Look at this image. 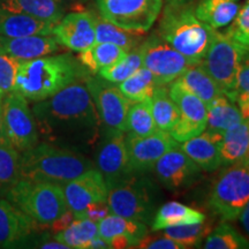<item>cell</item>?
I'll list each match as a JSON object with an SVG mask.
<instances>
[{
	"instance_id": "26",
	"label": "cell",
	"mask_w": 249,
	"mask_h": 249,
	"mask_svg": "<svg viewBox=\"0 0 249 249\" xmlns=\"http://www.w3.org/2000/svg\"><path fill=\"white\" fill-rule=\"evenodd\" d=\"M238 0H201L195 6V14L202 22L217 30L227 27L238 14Z\"/></svg>"
},
{
	"instance_id": "46",
	"label": "cell",
	"mask_w": 249,
	"mask_h": 249,
	"mask_svg": "<svg viewBox=\"0 0 249 249\" xmlns=\"http://www.w3.org/2000/svg\"><path fill=\"white\" fill-rule=\"evenodd\" d=\"M235 103L238 104L242 120L249 126V91L242 92L240 95H238V97L235 99Z\"/></svg>"
},
{
	"instance_id": "25",
	"label": "cell",
	"mask_w": 249,
	"mask_h": 249,
	"mask_svg": "<svg viewBox=\"0 0 249 249\" xmlns=\"http://www.w3.org/2000/svg\"><path fill=\"white\" fill-rule=\"evenodd\" d=\"M0 8L30 15L53 24L64 17L60 0H0Z\"/></svg>"
},
{
	"instance_id": "6",
	"label": "cell",
	"mask_w": 249,
	"mask_h": 249,
	"mask_svg": "<svg viewBox=\"0 0 249 249\" xmlns=\"http://www.w3.org/2000/svg\"><path fill=\"white\" fill-rule=\"evenodd\" d=\"M249 201V160L227 166L214 180L208 198L210 209L224 222L238 219Z\"/></svg>"
},
{
	"instance_id": "30",
	"label": "cell",
	"mask_w": 249,
	"mask_h": 249,
	"mask_svg": "<svg viewBox=\"0 0 249 249\" xmlns=\"http://www.w3.org/2000/svg\"><path fill=\"white\" fill-rule=\"evenodd\" d=\"M239 107L225 95H220L207 104V129L224 133L234 124L241 123Z\"/></svg>"
},
{
	"instance_id": "48",
	"label": "cell",
	"mask_w": 249,
	"mask_h": 249,
	"mask_svg": "<svg viewBox=\"0 0 249 249\" xmlns=\"http://www.w3.org/2000/svg\"><path fill=\"white\" fill-rule=\"evenodd\" d=\"M238 219L240 220L242 227H244L246 233L249 235V201L248 203L245 205V208L242 209L240 214H239Z\"/></svg>"
},
{
	"instance_id": "21",
	"label": "cell",
	"mask_w": 249,
	"mask_h": 249,
	"mask_svg": "<svg viewBox=\"0 0 249 249\" xmlns=\"http://www.w3.org/2000/svg\"><path fill=\"white\" fill-rule=\"evenodd\" d=\"M59 43L52 35L6 37L0 35V51L20 61L31 60L57 52Z\"/></svg>"
},
{
	"instance_id": "7",
	"label": "cell",
	"mask_w": 249,
	"mask_h": 249,
	"mask_svg": "<svg viewBox=\"0 0 249 249\" xmlns=\"http://www.w3.org/2000/svg\"><path fill=\"white\" fill-rule=\"evenodd\" d=\"M249 49L214 30L210 45L200 65L217 83L224 95L235 103V82L239 68Z\"/></svg>"
},
{
	"instance_id": "14",
	"label": "cell",
	"mask_w": 249,
	"mask_h": 249,
	"mask_svg": "<svg viewBox=\"0 0 249 249\" xmlns=\"http://www.w3.org/2000/svg\"><path fill=\"white\" fill-rule=\"evenodd\" d=\"M126 133L103 129L95 155V167L104 177L107 187L130 176L128 156L124 144Z\"/></svg>"
},
{
	"instance_id": "37",
	"label": "cell",
	"mask_w": 249,
	"mask_h": 249,
	"mask_svg": "<svg viewBox=\"0 0 249 249\" xmlns=\"http://www.w3.org/2000/svg\"><path fill=\"white\" fill-rule=\"evenodd\" d=\"M142 67V53L140 46L130 50L120 59L116 64L111 65L104 70H102L98 73V75L103 77L108 82L118 83L123 82L126 79H128L130 75H133L136 71Z\"/></svg>"
},
{
	"instance_id": "34",
	"label": "cell",
	"mask_w": 249,
	"mask_h": 249,
	"mask_svg": "<svg viewBox=\"0 0 249 249\" xmlns=\"http://www.w3.org/2000/svg\"><path fill=\"white\" fill-rule=\"evenodd\" d=\"M97 234V223L86 218H76L70 226L55 233L54 239L70 249H88L90 241Z\"/></svg>"
},
{
	"instance_id": "41",
	"label": "cell",
	"mask_w": 249,
	"mask_h": 249,
	"mask_svg": "<svg viewBox=\"0 0 249 249\" xmlns=\"http://www.w3.org/2000/svg\"><path fill=\"white\" fill-rule=\"evenodd\" d=\"M21 61L0 51V90L4 93L13 91L15 75Z\"/></svg>"
},
{
	"instance_id": "19",
	"label": "cell",
	"mask_w": 249,
	"mask_h": 249,
	"mask_svg": "<svg viewBox=\"0 0 249 249\" xmlns=\"http://www.w3.org/2000/svg\"><path fill=\"white\" fill-rule=\"evenodd\" d=\"M36 225L17 205L0 197V248L14 247L27 240Z\"/></svg>"
},
{
	"instance_id": "12",
	"label": "cell",
	"mask_w": 249,
	"mask_h": 249,
	"mask_svg": "<svg viewBox=\"0 0 249 249\" xmlns=\"http://www.w3.org/2000/svg\"><path fill=\"white\" fill-rule=\"evenodd\" d=\"M85 82L97 108L103 129L124 132V121L133 102L120 91L118 86L99 75H90Z\"/></svg>"
},
{
	"instance_id": "40",
	"label": "cell",
	"mask_w": 249,
	"mask_h": 249,
	"mask_svg": "<svg viewBox=\"0 0 249 249\" xmlns=\"http://www.w3.org/2000/svg\"><path fill=\"white\" fill-rule=\"evenodd\" d=\"M224 34L249 49V0L240 6L234 20L227 26Z\"/></svg>"
},
{
	"instance_id": "3",
	"label": "cell",
	"mask_w": 249,
	"mask_h": 249,
	"mask_svg": "<svg viewBox=\"0 0 249 249\" xmlns=\"http://www.w3.org/2000/svg\"><path fill=\"white\" fill-rule=\"evenodd\" d=\"M214 29L196 17L192 1L166 0L157 35L192 64H198L207 53Z\"/></svg>"
},
{
	"instance_id": "31",
	"label": "cell",
	"mask_w": 249,
	"mask_h": 249,
	"mask_svg": "<svg viewBox=\"0 0 249 249\" xmlns=\"http://www.w3.org/2000/svg\"><path fill=\"white\" fill-rule=\"evenodd\" d=\"M248 145L249 126L245 121L225 130L220 142V161L223 166H229L245 158Z\"/></svg>"
},
{
	"instance_id": "5",
	"label": "cell",
	"mask_w": 249,
	"mask_h": 249,
	"mask_svg": "<svg viewBox=\"0 0 249 249\" xmlns=\"http://www.w3.org/2000/svg\"><path fill=\"white\" fill-rule=\"evenodd\" d=\"M5 198L40 226H49L68 210L62 186L54 182L18 180Z\"/></svg>"
},
{
	"instance_id": "4",
	"label": "cell",
	"mask_w": 249,
	"mask_h": 249,
	"mask_svg": "<svg viewBox=\"0 0 249 249\" xmlns=\"http://www.w3.org/2000/svg\"><path fill=\"white\" fill-rule=\"evenodd\" d=\"M20 180L64 185L95 167L82 152L52 143H37L20 154Z\"/></svg>"
},
{
	"instance_id": "1",
	"label": "cell",
	"mask_w": 249,
	"mask_h": 249,
	"mask_svg": "<svg viewBox=\"0 0 249 249\" xmlns=\"http://www.w3.org/2000/svg\"><path fill=\"white\" fill-rule=\"evenodd\" d=\"M31 110L44 142L83 152L101 139L102 121L85 81L36 102Z\"/></svg>"
},
{
	"instance_id": "33",
	"label": "cell",
	"mask_w": 249,
	"mask_h": 249,
	"mask_svg": "<svg viewBox=\"0 0 249 249\" xmlns=\"http://www.w3.org/2000/svg\"><path fill=\"white\" fill-rule=\"evenodd\" d=\"M160 86L154 74L145 67H141L128 79L118 83L120 91L133 103L151 98L155 89Z\"/></svg>"
},
{
	"instance_id": "28",
	"label": "cell",
	"mask_w": 249,
	"mask_h": 249,
	"mask_svg": "<svg viewBox=\"0 0 249 249\" xmlns=\"http://www.w3.org/2000/svg\"><path fill=\"white\" fill-rule=\"evenodd\" d=\"M127 52L112 43L95 42L90 48L79 52L77 60L91 75H96L102 70L119 61Z\"/></svg>"
},
{
	"instance_id": "50",
	"label": "cell",
	"mask_w": 249,
	"mask_h": 249,
	"mask_svg": "<svg viewBox=\"0 0 249 249\" xmlns=\"http://www.w3.org/2000/svg\"><path fill=\"white\" fill-rule=\"evenodd\" d=\"M0 144H9V142H8V140H7V136H6V133H5L1 101H0Z\"/></svg>"
},
{
	"instance_id": "11",
	"label": "cell",
	"mask_w": 249,
	"mask_h": 249,
	"mask_svg": "<svg viewBox=\"0 0 249 249\" xmlns=\"http://www.w3.org/2000/svg\"><path fill=\"white\" fill-rule=\"evenodd\" d=\"M142 53V66L154 74L160 86H166L176 81L193 65L176 49L161 39L157 33L140 44Z\"/></svg>"
},
{
	"instance_id": "15",
	"label": "cell",
	"mask_w": 249,
	"mask_h": 249,
	"mask_svg": "<svg viewBox=\"0 0 249 249\" xmlns=\"http://www.w3.org/2000/svg\"><path fill=\"white\" fill-rule=\"evenodd\" d=\"M128 164L132 173H144L154 169L155 164L170 149L178 145V142L169 132L157 130L148 136H124Z\"/></svg>"
},
{
	"instance_id": "49",
	"label": "cell",
	"mask_w": 249,
	"mask_h": 249,
	"mask_svg": "<svg viewBox=\"0 0 249 249\" xmlns=\"http://www.w3.org/2000/svg\"><path fill=\"white\" fill-rule=\"evenodd\" d=\"M38 247L43 248V249H70L66 245L62 244V242H60V241H58L57 239H54V240H49V241L42 242Z\"/></svg>"
},
{
	"instance_id": "42",
	"label": "cell",
	"mask_w": 249,
	"mask_h": 249,
	"mask_svg": "<svg viewBox=\"0 0 249 249\" xmlns=\"http://www.w3.org/2000/svg\"><path fill=\"white\" fill-rule=\"evenodd\" d=\"M134 248L142 249H185L181 244L173 240L170 236L165 235L164 233H156V234H145L140 240Z\"/></svg>"
},
{
	"instance_id": "32",
	"label": "cell",
	"mask_w": 249,
	"mask_h": 249,
	"mask_svg": "<svg viewBox=\"0 0 249 249\" xmlns=\"http://www.w3.org/2000/svg\"><path fill=\"white\" fill-rule=\"evenodd\" d=\"M150 107L156 126L164 132H169L180 117L178 107L165 86H158L155 89L150 98Z\"/></svg>"
},
{
	"instance_id": "29",
	"label": "cell",
	"mask_w": 249,
	"mask_h": 249,
	"mask_svg": "<svg viewBox=\"0 0 249 249\" xmlns=\"http://www.w3.org/2000/svg\"><path fill=\"white\" fill-rule=\"evenodd\" d=\"M176 81H178L183 88L202 99L205 105L218 96L224 95L213 77L201 66L200 62L191 65Z\"/></svg>"
},
{
	"instance_id": "8",
	"label": "cell",
	"mask_w": 249,
	"mask_h": 249,
	"mask_svg": "<svg viewBox=\"0 0 249 249\" xmlns=\"http://www.w3.org/2000/svg\"><path fill=\"white\" fill-rule=\"evenodd\" d=\"M107 204L111 213L148 225L155 214V189L148 179L133 173L108 188Z\"/></svg>"
},
{
	"instance_id": "53",
	"label": "cell",
	"mask_w": 249,
	"mask_h": 249,
	"mask_svg": "<svg viewBox=\"0 0 249 249\" xmlns=\"http://www.w3.org/2000/svg\"><path fill=\"white\" fill-rule=\"evenodd\" d=\"M176 1H194V0H176Z\"/></svg>"
},
{
	"instance_id": "17",
	"label": "cell",
	"mask_w": 249,
	"mask_h": 249,
	"mask_svg": "<svg viewBox=\"0 0 249 249\" xmlns=\"http://www.w3.org/2000/svg\"><path fill=\"white\" fill-rule=\"evenodd\" d=\"M61 186L68 210L75 214L76 218H79L89 205L107 201V183L96 167Z\"/></svg>"
},
{
	"instance_id": "54",
	"label": "cell",
	"mask_w": 249,
	"mask_h": 249,
	"mask_svg": "<svg viewBox=\"0 0 249 249\" xmlns=\"http://www.w3.org/2000/svg\"><path fill=\"white\" fill-rule=\"evenodd\" d=\"M68 1H86V0H68Z\"/></svg>"
},
{
	"instance_id": "36",
	"label": "cell",
	"mask_w": 249,
	"mask_h": 249,
	"mask_svg": "<svg viewBox=\"0 0 249 249\" xmlns=\"http://www.w3.org/2000/svg\"><path fill=\"white\" fill-rule=\"evenodd\" d=\"M20 156L11 144H0V197L20 180Z\"/></svg>"
},
{
	"instance_id": "35",
	"label": "cell",
	"mask_w": 249,
	"mask_h": 249,
	"mask_svg": "<svg viewBox=\"0 0 249 249\" xmlns=\"http://www.w3.org/2000/svg\"><path fill=\"white\" fill-rule=\"evenodd\" d=\"M157 130L160 129L156 126L152 117L150 98L133 103L124 121V133L135 136H148Z\"/></svg>"
},
{
	"instance_id": "10",
	"label": "cell",
	"mask_w": 249,
	"mask_h": 249,
	"mask_svg": "<svg viewBox=\"0 0 249 249\" xmlns=\"http://www.w3.org/2000/svg\"><path fill=\"white\" fill-rule=\"evenodd\" d=\"M1 104L5 133L9 144L20 154L35 147L39 142V136L28 99L17 91H11L5 93Z\"/></svg>"
},
{
	"instance_id": "39",
	"label": "cell",
	"mask_w": 249,
	"mask_h": 249,
	"mask_svg": "<svg viewBox=\"0 0 249 249\" xmlns=\"http://www.w3.org/2000/svg\"><path fill=\"white\" fill-rule=\"evenodd\" d=\"M211 231H213V223L204 220L202 223L189 224V225L169 227L164 230V234L178 241L183 246V248H194L198 247V245L202 244V241Z\"/></svg>"
},
{
	"instance_id": "47",
	"label": "cell",
	"mask_w": 249,
	"mask_h": 249,
	"mask_svg": "<svg viewBox=\"0 0 249 249\" xmlns=\"http://www.w3.org/2000/svg\"><path fill=\"white\" fill-rule=\"evenodd\" d=\"M107 248H111L110 244H108L105 239H103L102 236H99L98 234L96 235L91 241H90V244L88 246V249H107Z\"/></svg>"
},
{
	"instance_id": "16",
	"label": "cell",
	"mask_w": 249,
	"mask_h": 249,
	"mask_svg": "<svg viewBox=\"0 0 249 249\" xmlns=\"http://www.w3.org/2000/svg\"><path fill=\"white\" fill-rule=\"evenodd\" d=\"M152 170L161 185L172 192L187 189L201 177L200 167L181 150L179 144L165 152Z\"/></svg>"
},
{
	"instance_id": "38",
	"label": "cell",
	"mask_w": 249,
	"mask_h": 249,
	"mask_svg": "<svg viewBox=\"0 0 249 249\" xmlns=\"http://www.w3.org/2000/svg\"><path fill=\"white\" fill-rule=\"evenodd\" d=\"M205 249H249V240L227 223L219 224L207 236Z\"/></svg>"
},
{
	"instance_id": "43",
	"label": "cell",
	"mask_w": 249,
	"mask_h": 249,
	"mask_svg": "<svg viewBox=\"0 0 249 249\" xmlns=\"http://www.w3.org/2000/svg\"><path fill=\"white\" fill-rule=\"evenodd\" d=\"M249 91V52L242 61L240 68H239L238 75H236L235 82V99L238 95L242 92Z\"/></svg>"
},
{
	"instance_id": "44",
	"label": "cell",
	"mask_w": 249,
	"mask_h": 249,
	"mask_svg": "<svg viewBox=\"0 0 249 249\" xmlns=\"http://www.w3.org/2000/svg\"><path fill=\"white\" fill-rule=\"evenodd\" d=\"M108 213H110V208H108L107 201L97 202V203L89 205L79 218H86V219H90L97 223L104 217H107Z\"/></svg>"
},
{
	"instance_id": "45",
	"label": "cell",
	"mask_w": 249,
	"mask_h": 249,
	"mask_svg": "<svg viewBox=\"0 0 249 249\" xmlns=\"http://www.w3.org/2000/svg\"><path fill=\"white\" fill-rule=\"evenodd\" d=\"M75 219H76L75 214L71 213V210H67L66 213H62L60 217L57 218V219H55L52 224H50L49 226L54 233H58V232L62 231V230L66 229V227L70 226Z\"/></svg>"
},
{
	"instance_id": "52",
	"label": "cell",
	"mask_w": 249,
	"mask_h": 249,
	"mask_svg": "<svg viewBox=\"0 0 249 249\" xmlns=\"http://www.w3.org/2000/svg\"><path fill=\"white\" fill-rule=\"evenodd\" d=\"M4 96H5V93L1 91V90H0V101H2V98H4Z\"/></svg>"
},
{
	"instance_id": "51",
	"label": "cell",
	"mask_w": 249,
	"mask_h": 249,
	"mask_svg": "<svg viewBox=\"0 0 249 249\" xmlns=\"http://www.w3.org/2000/svg\"><path fill=\"white\" fill-rule=\"evenodd\" d=\"M246 160H249V145H248V149H247V152H246V156H245Z\"/></svg>"
},
{
	"instance_id": "22",
	"label": "cell",
	"mask_w": 249,
	"mask_h": 249,
	"mask_svg": "<svg viewBox=\"0 0 249 249\" xmlns=\"http://www.w3.org/2000/svg\"><path fill=\"white\" fill-rule=\"evenodd\" d=\"M53 23L45 22L30 15L14 13L0 8V35L23 37L33 35H52Z\"/></svg>"
},
{
	"instance_id": "9",
	"label": "cell",
	"mask_w": 249,
	"mask_h": 249,
	"mask_svg": "<svg viewBox=\"0 0 249 249\" xmlns=\"http://www.w3.org/2000/svg\"><path fill=\"white\" fill-rule=\"evenodd\" d=\"M99 14L127 30L147 33L160 17L164 0H96Z\"/></svg>"
},
{
	"instance_id": "18",
	"label": "cell",
	"mask_w": 249,
	"mask_h": 249,
	"mask_svg": "<svg viewBox=\"0 0 249 249\" xmlns=\"http://www.w3.org/2000/svg\"><path fill=\"white\" fill-rule=\"evenodd\" d=\"M52 36L59 45L71 51H85L96 42L95 18L92 12H73L54 24Z\"/></svg>"
},
{
	"instance_id": "13",
	"label": "cell",
	"mask_w": 249,
	"mask_h": 249,
	"mask_svg": "<svg viewBox=\"0 0 249 249\" xmlns=\"http://www.w3.org/2000/svg\"><path fill=\"white\" fill-rule=\"evenodd\" d=\"M169 92L180 113L178 121L169 130L170 135L178 143H182L204 132L207 129L205 103L183 88L178 81H173Z\"/></svg>"
},
{
	"instance_id": "24",
	"label": "cell",
	"mask_w": 249,
	"mask_h": 249,
	"mask_svg": "<svg viewBox=\"0 0 249 249\" xmlns=\"http://www.w3.org/2000/svg\"><path fill=\"white\" fill-rule=\"evenodd\" d=\"M97 229L98 235L105 239L108 244L112 239L126 236L133 242V248L148 233L147 224L114 213H108L107 217L97 222Z\"/></svg>"
},
{
	"instance_id": "20",
	"label": "cell",
	"mask_w": 249,
	"mask_h": 249,
	"mask_svg": "<svg viewBox=\"0 0 249 249\" xmlns=\"http://www.w3.org/2000/svg\"><path fill=\"white\" fill-rule=\"evenodd\" d=\"M222 139L223 133L207 129L194 138L182 142L180 148L202 171L213 172L218 167L222 166L220 161Z\"/></svg>"
},
{
	"instance_id": "27",
	"label": "cell",
	"mask_w": 249,
	"mask_h": 249,
	"mask_svg": "<svg viewBox=\"0 0 249 249\" xmlns=\"http://www.w3.org/2000/svg\"><path fill=\"white\" fill-rule=\"evenodd\" d=\"M93 18H95L96 42L112 43L124 49L126 51H130L140 46L144 40L145 33L124 29L107 21L101 14L93 13Z\"/></svg>"
},
{
	"instance_id": "2",
	"label": "cell",
	"mask_w": 249,
	"mask_h": 249,
	"mask_svg": "<svg viewBox=\"0 0 249 249\" xmlns=\"http://www.w3.org/2000/svg\"><path fill=\"white\" fill-rule=\"evenodd\" d=\"M90 75L71 54L44 55L21 61L15 75L13 91L22 95L28 101H44L71 83L86 81Z\"/></svg>"
},
{
	"instance_id": "23",
	"label": "cell",
	"mask_w": 249,
	"mask_h": 249,
	"mask_svg": "<svg viewBox=\"0 0 249 249\" xmlns=\"http://www.w3.org/2000/svg\"><path fill=\"white\" fill-rule=\"evenodd\" d=\"M204 220V213L198 210L193 209L180 202L171 201L161 205L156 211L151 220V230L156 232L169 227L202 223Z\"/></svg>"
}]
</instances>
